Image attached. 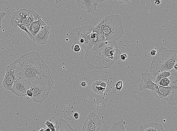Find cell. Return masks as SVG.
Wrapping results in <instances>:
<instances>
[{
    "label": "cell",
    "mask_w": 177,
    "mask_h": 131,
    "mask_svg": "<svg viewBox=\"0 0 177 131\" xmlns=\"http://www.w3.org/2000/svg\"><path fill=\"white\" fill-rule=\"evenodd\" d=\"M10 65L14 69L16 80L27 81L31 84V87L42 86L51 90L54 82L49 67L39 53L33 51L27 53Z\"/></svg>",
    "instance_id": "1"
},
{
    "label": "cell",
    "mask_w": 177,
    "mask_h": 131,
    "mask_svg": "<svg viewBox=\"0 0 177 131\" xmlns=\"http://www.w3.org/2000/svg\"><path fill=\"white\" fill-rule=\"evenodd\" d=\"M121 54L116 42L106 41V45L101 49L93 48L86 52L85 61L88 69L100 70L111 67L120 58Z\"/></svg>",
    "instance_id": "2"
},
{
    "label": "cell",
    "mask_w": 177,
    "mask_h": 131,
    "mask_svg": "<svg viewBox=\"0 0 177 131\" xmlns=\"http://www.w3.org/2000/svg\"><path fill=\"white\" fill-rule=\"evenodd\" d=\"M177 52L175 50H168L164 47L160 48L156 55L153 57L150 68V73L153 80L158 74L165 71H170L177 63Z\"/></svg>",
    "instance_id": "3"
},
{
    "label": "cell",
    "mask_w": 177,
    "mask_h": 131,
    "mask_svg": "<svg viewBox=\"0 0 177 131\" xmlns=\"http://www.w3.org/2000/svg\"><path fill=\"white\" fill-rule=\"evenodd\" d=\"M103 20L102 33L106 41L116 42L121 39L124 34L121 16L111 15L106 16Z\"/></svg>",
    "instance_id": "4"
},
{
    "label": "cell",
    "mask_w": 177,
    "mask_h": 131,
    "mask_svg": "<svg viewBox=\"0 0 177 131\" xmlns=\"http://www.w3.org/2000/svg\"><path fill=\"white\" fill-rule=\"evenodd\" d=\"M94 26L91 25L74 28L70 32V35L74 44L79 45L86 53L94 47L90 39L89 35L92 31Z\"/></svg>",
    "instance_id": "5"
},
{
    "label": "cell",
    "mask_w": 177,
    "mask_h": 131,
    "mask_svg": "<svg viewBox=\"0 0 177 131\" xmlns=\"http://www.w3.org/2000/svg\"><path fill=\"white\" fill-rule=\"evenodd\" d=\"M39 15L31 10L21 9L15 13L11 18L10 23L14 27L16 24L24 25L29 29L30 25L41 18Z\"/></svg>",
    "instance_id": "6"
},
{
    "label": "cell",
    "mask_w": 177,
    "mask_h": 131,
    "mask_svg": "<svg viewBox=\"0 0 177 131\" xmlns=\"http://www.w3.org/2000/svg\"><path fill=\"white\" fill-rule=\"evenodd\" d=\"M177 81L175 80L171 82L169 87L159 86L156 93L158 98L166 101L170 106L176 105L177 103Z\"/></svg>",
    "instance_id": "7"
},
{
    "label": "cell",
    "mask_w": 177,
    "mask_h": 131,
    "mask_svg": "<svg viewBox=\"0 0 177 131\" xmlns=\"http://www.w3.org/2000/svg\"><path fill=\"white\" fill-rule=\"evenodd\" d=\"M142 80L139 85V90L143 91L145 89H148L151 91L152 94L158 98V96L156 91L158 88V84L155 83L152 81L153 78L150 73L147 72L142 73H141Z\"/></svg>",
    "instance_id": "8"
},
{
    "label": "cell",
    "mask_w": 177,
    "mask_h": 131,
    "mask_svg": "<svg viewBox=\"0 0 177 131\" xmlns=\"http://www.w3.org/2000/svg\"><path fill=\"white\" fill-rule=\"evenodd\" d=\"M101 122L99 116L94 112L91 113L83 124L82 131H99Z\"/></svg>",
    "instance_id": "9"
},
{
    "label": "cell",
    "mask_w": 177,
    "mask_h": 131,
    "mask_svg": "<svg viewBox=\"0 0 177 131\" xmlns=\"http://www.w3.org/2000/svg\"><path fill=\"white\" fill-rule=\"evenodd\" d=\"M31 84L27 81L16 79L13 84L11 92L19 97L26 96V91L31 89Z\"/></svg>",
    "instance_id": "10"
},
{
    "label": "cell",
    "mask_w": 177,
    "mask_h": 131,
    "mask_svg": "<svg viewBox=\"0 0 177 131\" xmlns=\"http://www.w3.org/2000/svg\"><path fill=\"white\" fill-rule=\"evenodd\" d=\"M33 92V96L31 98L35 103L42 104L48 97L50 89L43 86H39L31 87Z\"/></svg>",
    "instance_id": "11"
},
{
    "label": "cell",
    "mask_w": 177,
    "mask_h": 131,
    "mask_svg": "<svg viewBox=\"0 0 177 131\" xmlns=\"http://www.w3.org/2000/svg\"><path fill=\"white\" fill-rule=\"evenodd\" d=\"M15 80L14 69L10 65H8L6 68V74L2 82L4 88L6 90L11 91L13 84Z\"/></svg>",
    "instance_id": "12"
},
{
    "label": "cell",
    "mask_w": 177,
    "mask_h": 131,
    "mask_svg": "<svg viewBox=\"0 0 177 131\" xmlns=\"http://www.w3.org/2000/svg\"><path fill=\"white\" fill-rule=\"evenodd\" d=\"M104 1L99 0H78L77 1V6L84 9L87 13H93L96 10L99 3Z\"/></svg>",
    "instance_id": "13"
},
{
    "label": "cell",
    "mask_w": 177,
    "mask_h": 131,
    "mask_svg": "<svg viewBox=\"0 0 177 131\" xmlns=\"http://www.w3.org/2000/svg\"><path fill=\"white\" fill-rule=\"evenodd\" d=\"M50 33V29L49 26L46 24L43 26L35 37L34 42L42 45L46 44L49 37Z\"/></svg>",
    "instance_id": "14"
},
{
    "label": "cell",
    "mask_w": 177,
    "mask_h": 131,
    "mask_svg": "<svg viewBox=\"0 0 177 131\" xmlns=\"http://www.w3.org/2000/svg\"><path fill=\"white\" fill-rule=\"evenodd\" d=\"M46 25V23L42 19L41 17L40 18L38 21L33 22L30 25L28 30L34 39V42L35 37L39 33L41 28Z\"/></svg>",
    "instance_id": "15"
},
{
    "label": "cell",
    "mask_w": 177,
    "mask_h": 131,
    "mask_svg": "<svg viewBox=\"0 0 177 131\" xmlns=\"http://www.w3.org/2000/svg\"><path fill=\"white\" fill-rule=\"evenodd\" d=\"M139 131H165L163 126L157 122H151L140 126Z\"/></svg>",
    "instance_id": "16"
},
{
    "label": "cell",
    "mask_w": 177,
    "mask_h": 131,
    "mask_svg": "<svg viewBox=\"0 0 177 131\" xmlns=\"http://www.w3.org/2000/svg\"><path fill=\"white\" fill-rule=\"evenodd\" d=\"M55 128L56 131H75L66 120L62 119L56 121Z\"/></svg>",
    "instance_id": "17"
},
{
    "label": "cell",
    "mask_w": 177,
    "mask_h": 131,
    "mask_svg": "<svg viewBox=\"0 0 177 131\" xmlns=\"http://www.w3.org/2000/svg\"><path fill=\"white\" fill-rule=\"evenodd\" d=\"M102 80H97L93 82L91 85V89L95 93L102 95L106 90V89L101 87L100 85Z\"/></svg>",
    "instance_id": "18"
},
{
    "label": "cell",
    "mask_w": 177,
    "mask_h": 131,
    "mask_svg": "<svg viewBox=\"0 0 177 131\" xmlns=\"http://www.w3.org/2000/svg\"><path fill=\"white\" fill-rule=\"evenodd\" d=\"M126 122L123 119L117 122H114L109 131H127L124 126Z\"/></svg>",
    "instance_id": "19"
},
{
    "label": "cell",
    "mask_w": 177,
    "mask_h": 131,
    "mask_svg": "<svg viewBox=\"0 0 177 131\" xmlns=\"http://www.w3.org/2000/svg\"><path fill=\"white\" fill-rule=\"evenodd\" d=\"M171 75L170 71H165L158 74L155 79V83L158 84L161 79L168 77Z\"/></svg>",
    "instance_id": "20"
},
{
    "label": "cell",
    "mask_w": 177,
    "mask_h": 131,
    "mask_svg": "<svg viewBox=\"0 0 177 131\" xmlns=\"http://www.w3.org/2000/svg\"><path fill=\"white\" fill-rule=\"evenodd\" d=\"M171 82L168 77L164 78L161 79L158 84L159 86L163 87H169L171 85Z\"/></svg>",
    "instance_id": "21"
},
{
    "label": "cell",
    "mask_w": 177,
    "mask_h": 131,
    "mask_svg": "<svg viewBox=\"0 0 177 131\" xmlns=\"http://www.w3.org/2000/svg\"><path fill=\"white\" fill-rule=\"evenodd\" d=\"M19 27L20 29L25 31V32L29 36L31 40H32L33 41H34V39H33L32 36L31 35V34L29 32L27 27H26V26L22 24H15V25L14 27Z\"/></svg>",
    "instance_id": "22"
},
{
    "label": "cell",
    "mask_w": 177,
    "mask_h": 131,
    "mask_svg": "<svg viewBox=\"0 0 177 131\" xmlns=\"http://www.w3.org/2000/svg\"><path fill=\"white\" fill-rule=\"evenodd\" d=\"M103 23H104V20L103 19L99 23L93 28L92 31H95V32L97 33L98 34L102 33V29Z\"/></svg>",
    "instance_id": "23"
},
{
    "label": "cell",
    "mask_w": 177,
    "mask_h": 131,
    "mask_svg": "<svg viewBox=\"0 0 177 131\" xmlns=\"http://www.w3.org/2000/svg\"><path fill=\"white\" fill-rule=\"evenodd\" d=\"M123 87V83L122 81H119L116 83L115 88L117 90L121 91Z\"/></svg>",
    "instance_id": "24"
},
{
    "label": "cell",
    "mask_w": 177,
    "mask_h": 131,
    "mask_svg": "<svg viewBox=\"0 0 177 131\" xmlns=\"http://www.w3.org/2000/svg\"><path fill=\"white\" fill-rule=\"evenodd\" d=\"M71 49L75 52L78 53L81 50V46L78 44H74L72 46Z\"/></svg>",
    "instance_id": "25"
},
{
    "label": "cell",
    "mask_w": 177,
    "mask_h": 131,
    "mask_svg": "<svg viewBox=\"0 0 177 131\" xmlns=\"http://www.w3.org/2000/svg\"><path fill=\"white\" fill-rule=\"evenodd\" d=\"M6 13L5 12H0V29H1L2 26V21L3 18L6 17Z\"/></svg>",
    "instance_id": "26"
},
{
    "label": "cell",
    "mask_w": 177,
    "mask_h": 131,
    "mask_svg": "<svg viewBox=\"0 0 177 131\" xmlns=\"http://www.w3.org/2000/svg\"><path fill=\"white\" fill-rule=\"evenodd\" d=\"M46 124L48 126L49 128L52 131H56V129H55L54 126L53 125V124L47 121L46 122Z\"/></svg>",
    "instance_id": "27"
},
{
    "label": "cell",
    "mask_w": 177,
    "mask_h": 131,
    "mask_svg": "<svg viewBox=\"0 0 177 131\" xmlns=\"http://www.w3.org/2000/svg\"><path fill=\"white\" fill-rule=\"evenodd\" d=\"M26 96H27V97H32L33 96V92L32 89L31 88L28 89V90L26 91Z\"/></svg>",
    "instance_id": "28"
},
{
    "label": "cell",
    "mask_w": 177,
    "mask_h": 131,
    "mask_svg": "<svg viewBox=\"0 0 177 131\" xmlns=\"http://www.w3.org/2000/svg\"><path fill=\"white\" fill-rule=\"evenodd\" d=\"M127 58V55L126 54H121L120 56V58L123 61H126Z\"/></svg>",
    "instance_id": "29"
},
{
    "label": "cell",
    "mask_w": 177,
    "mask_h": 131,
    "mask_svg": "<svg viewBox=\"0 0 177 131\" xmlns=\"http://www.w3.org/2000/svg\"><path fill=\"white\" fill-rule=\"evenodd\" d=\"M156 50H151L150 52V55L153 56V57H154L155 56H156Z\"/></svg>",
    "instance_id": "30"
},
{
    "label": "cell",
    "mask_w": 177,
    "mask_h": 131,
    "mask_svg": "<svg viewBox=\"0 0 177 131\" xmlns=\"http://www.w3.org/2000/svg\"><path fill=\"white\" fill-rule=\"evenodd\" d=\"M121 4H129L130 2H131V0H126V1H123V0H121V1H118Z\"/></svg>",
    "instance_id": "31"
},
{
    "label": "cell",
    "mask_w": 177,
    "mask_h": 131,
    "mask_svg": "<svg viewBox=\"0 0 177 131\" xmlns=\"http://www.w3.org/2000/svg\"><path fill=\"white\" fill-rule=\"evenodd\" d=\"M100 85H101V87L103 88L106 89L107 87V84L106 82H104V81H102L100 84Z\"/></svg>",
    "instance_id": "32"
},
{
    "label": "cell",
    "mask_w": 177,
    "mask_h": 131,
    "mask_svg": "<svg viewBox=\"0 0 177 131\" xmlns=\"http://www.w3.org/2000/svg\"><path fill=\"white\" fill-rule=\"evenodd\" d=\"M73 116H74V118L76 119H78L79 118V114L77 112L75 113Z\"/></svg>",
    "instance_id": "33"
},
{
    "label": "cell",
    "mask_w": 177,
    "mask_h": 131,
    "mask_svg": "<svg viewBox=\"0 0 177 131\" xmlns=\"http://www.w3.org/2000/svg\"><path fill=\"white\" fill-rule=\"evenodd\" d=\"M81 85L82 86V87H86L87 86V84L85 81H83V82L81 83Z\"/></svg>",
    "instance_id": "34"
},
{
    "label": "cell",
    "mask_w": 177,
    "mask_h": 131,
    "mask_svg": "<svg viewBox=\"0 0 177 131\" xmlns=\"http://www.w3.org/2000/svg\"><path fill=\"white\" fill-rule=\"evenodd\" d=\"M161 1H155V4L156 5H159L161 4Z\"/></svg>",
    "instance_id": "35"
},
{
    "label": "cell",
    "mask_w": 177,
    "mask_h": 131,
    "mask_svg": "<svg viewBox=\"0 0 177 131\" xmlns=\"http://www.w3.org/2000/svg\"><path fill=\"white\" fill-rule=\"evenodd\" d=\"M177 63L175 64L174 66L173 69H175V70L177 71Z\"/></svg>",
    "instance_id": "36"
},
{
    "label": "cell",
    "mask_w": 177,
    "mask_h": 131,
    "mask_svg": "<svg viewBox=\"0 0 177 131\" xmlns=\"http://www.w3.org/2000/svg\"><path fill=\"white\" fill-rule=\"evenodd\" d=\"M39 131H46V129H40Z\"/></svg>",
    "instance_id": "37"
},
{
    "label": "cell",
    "mask_w": 177,
    "mask_h": 131,
    "mask_svg": "<svg viewBox=\"0 0 177 131\" xmlns=\"http://www.w3.org/2000/svg\"><path fill=\"white\" fill-rule=\"evenodd\" d=\"M46 131H51V130L49 128H47L46 129Z\"/></svg>",
    "instance_id": "38"
}]
</instances>
